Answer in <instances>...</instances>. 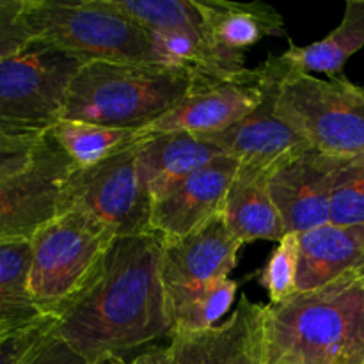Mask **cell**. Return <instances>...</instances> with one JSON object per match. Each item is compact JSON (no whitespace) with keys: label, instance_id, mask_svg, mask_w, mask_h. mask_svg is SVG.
Masks as SVG:
<instances>
[{"label":"cell","instance_id":"cell-7","mask_svg":"<svg viewBox=\"0 0 364 364\" xmlns=\"http://www.w3.org/2000/svg\"><path fill=\"white\" fill-rule=\"evenodd\" d=\"M82 60L32 39L0 60V134L39 139L64 116L70 85Z\"/></svg>","mask_w":364,"mask_h":364},{"label":"cell","instance_id":"cell-18","mask_svg":"<svg viewBox=\"0 0 364 364\" xmlns=\"http://www.w3.org/2000/svg\"><path fill=\"white\" fill-rule=\"evenodd\" d=\"M206 34L220 48L244 53L265 38L287 36L284 20L272 6L263 2L194 0Z\"/></svg>","mask_w":364,"mask_h":364},{"label":"cell","instance_id":"cell-27","mask_svg":"<svg viewBox=\"0 0 364 364\" xmlns=\"http://www.w3.org/2000/svg\"><path fill=\"white\" fill-rule=\"evenodd\" d=\"M55 322L57 316H46L32 326L0 338V364H25L46 334L53 329Z\"/></svg>","mask_w":364,"mask_h":364},{"label":"cell","instance_id":"cell-17","mask_svg":"<svg viewBox=\"0 0 364 364\" xmlns=\"http://www.w3.org/2000/svg\"><path fill=\"white\" fill-rule=\"evenodd\" d=\"M364 270V228L323 224L299 233L297 291L322 288Z\"/></svg>","mask_w":364,"mask_h":364},{"label":"cell","instance_id":"cell-12","mask_svg":"<svg viewBox=\"0 0 364 364\" xmlns=\"http://www.w3.org/2000/svg\"><path fill=\"white\" fill-rule=\"evenodd\" d=\"M263 100L262 68L245 80L212 82L198 80L178 105L151 124L142 128V135H160L183 132L192 135H208L233 127L252 112Z\"/></svg>","mask_w":364,"mask_h":364},{"label":"cell","instance_id":"cell-10","mask_svg":"<svg viewBox=\"0 0 364 364\" xmlns=\"http://www.w3.org/2000/svg\"><path fill=\"white\" fill-rule=\"evenodd\" d=\"M259 68L263 80L262 103L233 127L198 137L237 160L240 167L258 171L270 178L277 169L311 148L290 124L281 119L276 110L284 71L279 55H270Z\"/></svg>","mask_w":364,"mask_h":364},{"label":"cell","instance_id":"cell-31","mask_svg":"<svg viewBox=\"0 0 364 364\" xmlns=\"http://www.w3.org/2000/svg\"><path fill=\"white\" fill-rule=\"evenodd\" d=\"M128 364H174V358L169 343H167L162 345V347H151L148 350L141 352L134 361Z\"/></svg>","mask_w":364,"mask_h":364},{"label":"cell","instance_id":"cell-3","mask_svg":"<svg viewBox=\"0 0 364 364\" xmlns=\"http://www.w3.org/2000/svg\"><path fill=\"white\" fill-rule=\"evenodd\" d=\"M183 68L162 64L85 63L75 75L63 119L142 130L194 89Z\"/></svg>","mask_w":364,"mask_h":364},{"label":"cell","instance_id":"cell-28","mask_svg":"<svg viewBox=\"0 0 364 364\" xmlns=\"http://www.w3.org/2000/svg\"><path fill=\"white\" fill-rule=\"evenodd\" d=\"M25 0H0V60L14 55L32 41L23 23Z\"/></svg>","mask_w":364,"mask_h":364},{"label":"cell","instance_id":"cell-22","mask_svg":"<svg viewBox=\"0 0 364 364\" xmlns=\"http://www.w3.org/2000/svg\"><path fill=\"white\" fill-rule=\"evenodd\" d=\"M57 144L64 149L75 169H87L98 166L144 139L141 130L134 128L103 127L85 121L60 119L50 130Z\"/></svg>","mask_w":364,"mask_h":364},{"label":"cell","instance_id":"cell-6","mask_svg":"<svg viewBox=\"0 0 364 364\" xmlns=\"http://www.w3.org/2000/svg\"><path fill=\"white\" fill-rule=\"evenodd\" d=\"M276 110L315 151L334 159L364 155V85L345 75L326 80L284 66Z\"/></svg>","mask_w":364,"mask_h":364},{"label":"cell","instance_id":"cell-30","mask_svg":"<svg viewBox=\"0 0 364 364\" xmlns=\"http://www.w3.org/2000/svg\"><path fill=\"white\" fill-rule=\"evenodd\" d=\"M25 364H92V361L78 354L66 341L55 336L52 329Z\"/></svg>","mask_w":364,"mask_h":364},{"label":"cell","instance_id":"cell-19","mask_svg":"<svg viewBox=\"0 0 364 364\" xmlns=\"http://www.w3.org/2000/svg\"><path fill=\"white\" fill-rule=\"evenodd\" d=\"M267 174L238 166L223 208L230 233L244 244L256 240L279 242L287 235L283 219L269 192Z\"/></svg>","mask_w":364,"mask_h":364},{"label":"cell","instance_id":"cell-24","mask_svg":"<svg viewBox=\"0 0 364 364\" xmlns=\"http://www.w3.org/2000/svg\"><path fill=\"white\" fill-rule=\"evenodd\" d=\"M329 224L364 228V155L341 160L333 178Z\"/></svg>","mask_w":364,"mask_h":364},{"label":"cell","instance_id":"cell-2","mask_svg":"<svg viewBox=\"0 0 364 364\" xmlns=\"http://www.w3.org/2000/svg\"><path fill=\"white\" fill-rule=\"evenodd\" d=\"M263 363L364 364V270L262 313Z\"/></svg>","mask_w":364,"mask_h":364},{"label":"cell","instance_id":"cell-29","mask_svg":"<svg viewBox=\"0 0 364 364\" xmlns=\"http://www.w3.org/2000/svg\"><path fill=\"white\" fill-rule=\"evenodd\" d=\"M39 139L7 137L0 134V178L23 169L32 160Z\"/></svg>","mask_w":364,"mask_h":364},{"label":"cell","instance_id":"cell-11","mask_svg":"<svg viewBox=\"0 0 364 364\" xmlns=\"http://www.w3.org/2000/svg\"><path fill=\"white\" fill-rule=\"evenodd\" d=\"M240 247L228 230L223 212L188 237L164 242L160 274L173 327L206 288L230 277Z\"/></svg>","mask_w":364,"mask_h":364},{"label":"cell","instance_id":"cell-8","mask_svg":"<svg viewBox=\"0 0 364 364\" xmlns=\"http://www.w3.org/2000/svg\"><path fill=\"white\" fill-rule=\"evenodd\" d=\"M137 146L98 166L71 171L60 213L82 210L110 228L117 238L149 233L151 199L139 180Z\"/></svg>","mask_w":364,"mask_h":364},{"label":"cell","instance_id":"cell-32","mask_svg":"<svg viewBox=\"0 0 364 364\" xmlns=\"http://www.w3.org/2000/svg\"><path fill=\"white\" fill-rule=\"evenodd\" d=\"M92 364H128L123 358L119 355H103V358L96 359Z\"/></svg>","mask_w":364,"mask_h":364},{"label":"cell","instance_id":"cell-34","mask_svg":"<svg viewBox=\"0 0 364 364\" xmlns=\"http://www.w3.org/2000/svg\"><path fill=\"white\" fill-rule=\"evenodd\" d=\"M262 364H283V363H262Z\"/></svg>","mask_w":364,"mask_h":364},{"label":"cell","instance_id":"cell-26","mask_svg":"<svg viewBox=\"0 0 364 364\" xmlns=\"http://www.w3.org/2000/svg\"><path fill=\"white\" fill-rule=\"evenodd\" d=\"M238 294V281L231 277L217 281L210 288H206L201 297L185 311V315L174 323L173 333L183 331H206L219 326L220 318L226 315L233 306Z\"/></svg>","mask_w":364,"mask_h":364},{"label":"cell","instance_id":"cell-5","mask_svg":"<svg viewBox=\"0 0 364 364\" xmlns=\"http://www.w3.org/2000/svg\"><path fill=\"white\" fill-rule=\"evenodd\" d=\"M116 233L82 210L70 208L31 240L28 291L45 313L59 316L92 284Z\"/></svg>","mask_w":364,"mask_h":364},{"label":"cell","instance_id":"cell-15","mask_svg":"<svg viewBox=\"0 0 364 364\" xmlns=\"http://www.w3.org/2000/svg\"><path fill=\"white\" fill-rule=\"evenodd\" d=\"M263 304L242 295L235 311L206 331L173 333L169 347L174 364H262Z\"/></svg>","mask_w":364,"mask_h":364},{"label":"cell","instance_id":"cell-25","mask_svg":"<svg viewBox=\"0 0 364 364\" xmlns=\"http://www.w3.org/2000/svg\"><path fill=\"white\" fill-rule=\"evenodd\" d=\"M299 233H287L270 252L258 281L269 294L270 304H279L297 294Z\"/></svg>","mask_w":364,"mask_h":364},{"label":"cell","instance_id":"cell-9","mask_svg":"<svg viewBox=\"0 0 364 364\" xmlns=\"http://www.w3.org/2000/svg\"><path fill=\"white\" fill-rule=\"evenodd\" d=\"M73 169L53 135H43L31 162L0 178V242H31L52 223L60 213L64 187Z\"/></svg>","mask_w":364,"mask_h":364},{"label":"cell","instance_id":"cell-1","mask_svg":"<svg viewBox=\"0 0 364 364\" xmlns=\"http://www.w3.org/2000/svg\"><path fill=\"white\" fill-rule=\"evenodd\" d=\"M162 247L155 233L116 238L91 287L57 316L53 334L92 363L171 338Z\"/></svg>","mask_w":364,"mask_h":364},{"label":"cell","instance_id":"cell-16","mask_svg":"<svg viewBox=\"0 0 364 364\" xmlns=\"http://www.w3.org/2000/svg\"><path fill=\"white\" fill-rule=\"evenodd\" d=\"M224 153L198 135L173 132L144 137L137 146V174L151 203L174 183L223 156Z\"/></svg>","mask_w":364,"mask_h":364},{"label":"cell","instance_id":"cell-20","mask_svg":"<svg viewBox=\"0 0 364 364\" xmlns=\"http://www.w3.org/2000/svg\"><path fill=\"white\" fill-rule=\"evenodd\" d=\"M364 46V0H348L343 20L323 39L297 46L290 43L279 55L281 63L299 73H323L327 78L343 75L345 64Z\"/></svg>","mask_w":364,"mask_h":364},{"label":"cell","instance_id":"cell-23","mask_svg":"<svg viewBox=\"0 0 364 364\" xmlns=\"http://www.w3.org/2000/svg\"><path fill=\"white\" fill-rule=\"evenodd\" d=\"M103 7L135 21L149 32L203 25L194 0H98Z\"/></svg>","mask_w":364,"mask_h":364},{"label":"cell","instance_id":"cell-13","mask_svg":"<svg viewBox=\"0 0 364 364\" xmlns=\"http://www.w3.org/2000/svg\"><path fill=\"white\" fill-rule=\"evenodd\" d=\"M237 171V160L223 155L174 183L151 203L149 233L162 242L180 240L208 224L223 212Z\"/></svg>","mask_w":364,"mask_h":364},{"label":"cell","instance_id":"cell-33","mask_svg":"<svg viewBox=\"0 0 364 364\" xmlns=\"http://www.w3.org/2000/svg\"><path fill=\"white\" fill-rule=\"evenodd\" d=\"M9 333H13V331H0V338L6 336V334H9Z\"/></svg>","mask_w":364,"mask_h":364},{"label":"cell","instance_id":"cell-14","mask_svg":"<svg viewBox=\"0 0 364 364\" xmlns=\"http://www.w3.org/2000/svg\"><path fill=\"white\" fill-rule=\"evenodd\" d=\"M341 160L345 159L308 149L270 176V198L287 233H304L329 224L331 187Z\"/></svg>","mask_w":364,"mask_h":364},{"label":"cell","instance_id":"cell-21","mask_svg":"<svg viewBox=\"0 0 364 364\" xmlns=\"http://www.w3.org/2000/svg\"><path fill=\"white\" fill-rule=\"evenodd\" d=\"M31 242H0V331H18L46 318L28 291Z\"/></svg>","mask_w":364,"mask_h":364},{"label":"cell","instance_id":"cell-4","mask_svg":"<svg viewBox=\"0 0 364 364\" xmlns=\"http://www.w3.org/2000/svg\"><path fill=\"white\" fill-rule=\"evenodd\" d=\"M23 23L36 41L71 53L82 63H132L169 66L148 28L98 0H25Z\"/></svg>","mask_w":364,"mask_h":364}]
</instances>
